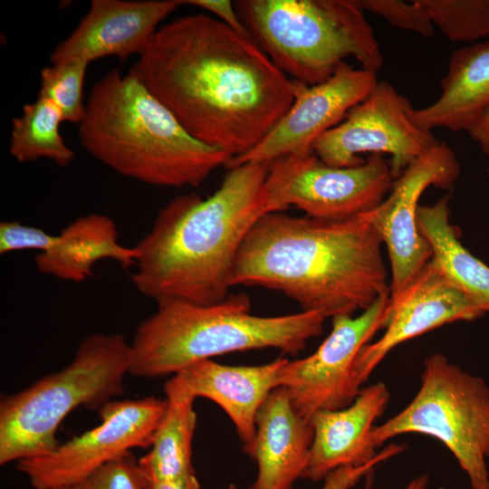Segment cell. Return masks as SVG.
Here are the masks:
<instances>
[{
    "label": "cell",
    "mask_w": 489,
    "mask_h": 489,
    "mask_svg": "<svg viewBox=\"0 0 489 489\" xmlns=\"http://www.w3.org/2000/svg\"><path fill=\"white\" fill-rule=\"evenodd\" d=\"M195 139L245 154L292 104V81L251 36L195 14L160 26L129 72Z\"/></svg>",
    "instance_id": "1"
},
{
    "label": "cell",
    "mask_w": 489,
    "mask_h": 489,
    "mask_svg": "<svg viewBox=\"0 0 489 489\" xmlns=\"http://www.w3.org/2000/svg\"><path fill=\"white\" fill-rule=\"evenodd\" d=\"M382 244L361 216L324 221L267 213L244 239L231 283L280 292L303 312L353 315L389 295Z\"/></svg>",
    "instance_id": "2"
},
{
    "label": "cell",
    "mask_w": 489,
    "mask_h": 489,
    "mask_svg": "<svg viewBox=\"0 0 489 489\" xmlns=\"http://www.w3.org/2000/svg\"><path fill=\"white\" fill-rule=\"evenodd\" d=\"M268 164L235 166L210 197L190 193L164 206L135 245L139 257L130 278L137 290L156 302L224 301L244 239L268 213Z\"/></svg>",
    "instance_id": "3"
},
{
    "label": "cell",
    "mask_w": 489,
    "mask_h": 489,
    "mask_svg": "<svg viewBox=\"0 0 489 489\" xmlns=\"http://www.w3.org/2000/svg\"><path fill=\"white\" fill-rule=\"evenodd\" d=\"M78 136L101 164L156 187H197L232 158L192 138L138 78L118 69L92 85Z\"/></svg>",
    "instance_id": "4"
},
{
    "label": "cell",
    "mask_w": 489,
    "mask_h": 489,
    "mask_svg": "<svg viewBox=\"0 0 489 489\" xmlns=\"http://www.w3.org/2000/svg\"><path fill=\"white\" fill-rule=\"evenodd\" d=\"M130 342L129 374L148 379L174 375L195 362L235 351L274 348L298 354L319 336L328 318L319 312L282 316L250 312L244 293L204 305L178 300L157 302Z\"/></svg>",
    "instance_id": "5"
},
{
    "label": "cell",
    "mask_w": 489,
    "mask_h": 489,
    "mask_svg": "<svg viewBox=\"0 0 489 489\" xmlns=\"http://www.w3.org/2000/svg\"><path fill=\"white\" fill-rule=\"evenodd\" d=\"M234 5L253 40L294 81L321 83L347 57L376 73L383 66L357 0H238Z\"/></svg>",
    "instance_id": "6"
},
{
    "label": "cell",
    "mask_w": 489,
    "mask_h": 489,
    "mask_svg": "<svg viewBox=\"0 0 489 489\" xmlns=\"http://www.w3.org/2000/svg\"><path fill=\"white\" fill-rule=\"evenodd\" d=\"M132 360L130 342L120 333L94 332L72 360L0 401V465L43 456L59 445L56 433L75 408L100 409L123 394Z\"/></svg>",
    "instance_id": "7"
},
{
    "label": "cell",
    "mask_w": 489,
    "mask_h": 489,
    "mask_svg": "<svg viewBox=\"0 0 489 489\" xmlns=\"http://www.w3.org/2000/svg\"><path fill=\"white\" fill-rule=\"evenodd\" d=\"M404 434L435 437L453 454L472 489H489V387L485 381L435 353L424 361L420 387L408 406L375 426L378 449Z\"/></svg>",
    "instance_id": "8"
},
{
    "label": "cell",
    "mask_w": 489,
    "mask_h": 489,
    "mask_svg": "<svg viewBox=\"0 0 489 489\" xmlns=\"http://www.w3.org/2000/svg\"><path fill=\"white\" fill-rule=\"evenodd\" d=\"M394 180L381 154L343 168L327 165L314 153L283 156L268 164L267 212L295 207L314 219L350 220L376 208Z\"/></svg>",
    "instance_id": "9"
},
{
    "label": "cell",
    "mask_w": 489,
    "mask_h": 489,
    "mask_svg": "<svg viewBox=\"0 0 489 489\" xmlns=\"http://www.w3.org/2000/svg\"><path fill=\"white\" fill-rule=\"evenodd\" d=\"M168 408L155 397L110 400L98 411L101 424L59 444L50 454L22 460L16 469L34 489H62L78 483L132 448H149Z\"/></svg>",
    "instance_id": "10"
},
{
    "label": "cell",
    "mask_w": 489,
    "mask_h": 489,
    "mask_svg": "<svg viewBox=\"0 0 489 489\" xmlns=\"http://www.w3.org/2000/svg\"><path fill=\"white\" fill-rule=\"evenodd\" d=\"M409 101L388 82H379L344 120L320 136L314 154L332 167H354L362 153L388 154L394 179L439 140L411 119Z\"/></svg>",
    "instance_id": "11"
},
{
    "label": "cell",
    "mask_w": 489,
    "mask_h": 489,
    "mask_svg": "<svg viewBox=\"0 0 489 489\" xmlns=\"http://www.w3.org/2000/svg\"><path fill=\"white\" fill-rule=\"evenodd\" d=\"M389 295L379 297L358 316L331 318L330 334L311 355L287 360L278 384L289 395L296 412L305 419L321 410L350 405L360 391L355 363L364 346L384 329Z\"/></svg>",
    "instance_id": "12"
},
{
    "label": "cell",
    "mask_w": 489,
    "mask_h": 489,
    "mask_svg": "<svg viewBox=\"0 0 489 489\" xmlns=\"http://www.w3.org/2000/svg\"><path fill=\"white\" fill-rule=\"evenodd\" d=\"M459 175L455 153L439 140L394 180L389 195L376 208L360 216L376 229L388 250L390 298L398 296L432 258L417 225L420 197L429 187L450 189Z\"/></svg>",
    "instance_id": "13"
},
{
    "label": "cell",
    "mask_w": 489,
    "mask_h": 489,
    "mask_svg": "<svg viewBox=\"0 0 489 489\" xmlns=\"http://www.w3.org/2000/svg\"><path fill=\"white\" fill-rule=\"evenodd\" d=\"M292 81V104L266 137L244 155L232 158L227 168L245 162L270 163L288 155L314 153L324 132L340 123L379 82L377 73L343 62L325 82L307 85Z\"/></svg>",
    "instance_id": "14"
},
{
    "label": "cell",
    "mask_w": 489,
    "mask_h": 489,
    "mask_svg": "<svg viewBox=\"0 0 489 489\" xmlns=\"http://www.w3.org/2000/svg\"><path fill=\"white\" fill-rule=\"evenodd\" d=\"M484 313L442 273L435 261L389 303L383 335L362 348L355 363L361 386L399 344L454 321H472Z\"/></svg>",
    "instance_id": "15"
},
{
    "label": "cell",
    "mask_w": 489,
    "mask_h": 489,
    "mask_svg": "<svg viewBox=\"0 0 489 489\" xmlns=\"http://www.w3.org/2000/svg\"><path fill=\"white\" fill-rule=\"evenodd\" d=\"M181 5L184 1L92 0L76 28L54 47L51 62L139 56L160 23Z\"/></svg>",
    "instance_id": "16"
},
{
    "label": "cell",
    "mask_w": 489,
    "mask_h": 489,
    "mask_svg": "<svg viewBox=\"0 0 489 489\" xmlns=\"http://www.w3.org/2000/svg\"><path fill=\"white\" fill-rule=\"evenodd\" d=\"M279 358L258 366H229L204 360L190 364L166 382L167 398H205L218 405L249 447L255 435V417L269 394L279 387V372L287 361Z\"/></svg>",
    "instance_id": "17"
},
{
    "label": "cell",
    "mask_w": 489,
    "mask_h": 489,
    "mask_svg": "<svg viewBox=\"0 0 489 489\" xmlns=\"http://www.w3.org/2000/svg\"><path fill=\"white\" fill-rule=\"evenodd\" d=\"M389 398L387 385L378 382L360 389L348 407L314 413L309 419L313 440L303 478L320 481L340 467L359 466L373 460L378 455L371 441L374 423L384 413Z\"/></svg>",
    "instance_id": "18"
},
{
    "label": "cell",
    "mask_w": 489,
    "mask_h": 489,
    "mask_svg": "<svg viewBox=\"0 0 489 489\" xmlns=\"http://www.w3.org/2000/svg\"><path fill=\"white\" fill-rule=\"evenodd\" d=\"M313 440L309 420L294 409L286 390L274 388L255 417V435L244 451L257 464L248 489H292L307 469Z\"/></svg>",
    "instance_id": "19"
},
{
    "label": "cell",
    "mask_w": 489,
    "mask_h": 489,
    "mask_svg": "<svg viewBox=\"0 0 489 489\" xmlns=\"http://www.w3.org/2000/svg\"><path fill=\"white\" fill-rule=\"evenodd\" d=\"M440 87L441 94L433 103L411 110L412 120L428 130L468 133L489 109V41L454 51Z\"/></svg>",
    "instance_id": "20"
},
{
    "label": "cell",
    "mask_w": 489,
    "mask_h": 489,
    "mask_svg": "<svg viewBox=\"0 0 489 489\" xmlns=\"http://www.w3.org/2000/svg\"><path fill=\"white\" fill-rule=\"evenodd\" d=\"M138 257L135 246L126 247L118 242L117 226L110 216L92 213L62 229L54 245L39 253L34 263L40 273L81 283L92 274V267L100 260L111 259L129 268Z\"/></svg>",
    "instance_id": "21"
},
{
    "label": "cell",
    "mask_w": 489,
    "mask_h": 489,
    "mask_svg": "<svg viewBox=\"0 0 489 489\" xmlns=\"http://www.w3.org/2000/svg\"><path fill=\"white\" fill-rule=\"evenodd\" d=\"M450 195L429 206H420L417 225L432 250V259L460 291L484 314L489 313V266L460 242L450 222Z\"/></svg>",
    "instance_id": "22"
},
{
    "label": "cell",
    "mask_w": 489,
    "mask_h": 489,
    "mask_svg": "<svg viewBox=\"0 0 489 489\" xmlns=\"http://www.w3.org/2000/svg\"><path fill=\"white\" fill-rule=\"evenodd\" d=\"M166 399L168 408L155 432L149 450L139 459L147 483L196 475L192 462V442L197 426L195 400Z\"/></svg>",
    "instance_id": "23"
},
{
    "label": "cell",
    "mask_w": 489,
    "mask_h": 489,
    "mask_svg": "<svg viewBox=\"0 0 489 489\" xmlns=\"http://www.w3.org/2000/svg\"><path fill=\"white\" fill-rule=\"evenodd\" d=\"M64 121L59 108L49 99L38 97L24 104L20 116L12 120L9 152L18 162H32L41 158L68 167L74 158L60 133Z\"/></svg>",
    "instance_id": "24"
},
{
    "label": "cell",
    "mask_w": 489,
    "mask_h": 489,
    "mask_svg": "<svg viewBox=\"0 0 489 489\" xmlns=\"http://www.w3.org/2000/svg\"><path fill=\"white\" fill-rule=\"evenodd\" d=\"M434 25L451 42L489 37V0H418Z\"/></svg>",
    "instance_id": "25"
},
{
    "label": "cell",
    "mask_w": 489,
    "mask_h": 489,
    "mask_svg": "<svg viewBox=\"0 0 489 489\" xmlns=\"http://www.w3.org/2000/svg\"><path fill=\"white\" fill-rule=\"evenodd\" d=\"M89 64L75 59L46 66L40 72L38 97L51 100L64 121L79 124L83 117V86Z\"/></svg>",
    "instance_id": "26"
},
{
    "label": "cell",
    "mask_w": 489,
    "mask_h": 489,
    "mask_svg": "<svg viewBox=\"0 0 489 489\" xmlns=\"http://www.w3.org/2000/svg\"><path fill=\"white\" fill-rule=\"evenodd\" d=\"M363 11L385 19L391 26L414 32L422 37L435 34V25L418 0H357Z\"/></svg>",
    "instance_id": "27"
},
{
    "label": "cell",
    "mask_w": 489,
    "mask_h": 489,
    "mask_svg": "<svg viewBox=\"0 0 489 489\" xmlns=\"http://www.w3.org/2000/svg\"><path fill=\"white\" fill-rule=\"evenodd\" d=\"M62 489H147V480L139 459L129 451Z\"/></svg>",
    "instance_id": "28"
},
{
    "label": "cell",
    "mask_w": 489,
    "mask_h": 489,
    "mask_svg": "<svg viewBox=\"0 0 489 489\" xmlns=\"http://www.w3.org/2000/svg\"><path fill=\"white\" fill-rule=\"evenodd\" d=\"M57 241V235H50L39 227L23 225L18 221L0 223V254L37 250L43 253Z\"/></svg>",
    "instance_id": "29"
},
{
    "label": "cell",
    "mask_w": 489,
    "mask_h": 489,
    "mask_svg": "<svg viewBox=\"0 0 489 489\" xmlns=\"http://www.w3.org/2000/svg\"><path fill=\"white\" fill-rule=\"evenodd\" d=\"M404 448L403 445L391 444L378 452L377 456L365 465L340 467L324 478V484L321 489H351L370 473L376 465L398 455Z\"/></svg>",
    "instance_id": "30"
},
{
    "label": "cell",
    "mask_w": 489,
    "mask_h": 489,
    "mask_svg": "<svg viewBox=\"0 0 489 489\" xmlns=\"http://www.w3.org/2000/svg\"><path fill=\"white\" fill-rule=\"evenodd\" d=\"M185 5H191L208 11L214 17L231 27L237 33L251 36L247 28L240 19L234 4L227 0H190L184 1ZM252 37V36H251Z\"/></svg>",
    "instance_id": "31"
},
{
    "label": "cell",
    "mask_w": 489,
    "mask_h": 489,
    "mask_svg": "<svg viewBox=\"0 0 489 489\" xmlns=\"http://www.w3.org/2000/svg\"><path fill=\"white\" fill-rule=\"evenodd\" d=\"M468 134L477 143L483 153L489 157V109L468 131Z\"/></svg>",
    "instance_id": "32"
},
{
    "label": "cell",
    "mask_w": 489,
    "mask_h": 489,
    "mask_svg": "<svg viewBox=\"0 0 489 489\" xmlns=\"http://www.w3.org/2000/svg\"><path fill=\"white\" fill-rule=\"evenodd\" d=\"M147 489H201L196 475L173 481L147 483Z\"/></svg>",
    "instance_id": "33"
},
{
    "label": "cell",
    "mask_w": 489,
    "mask_h": 489,
    "mask_svg": "<svg viewBox=\"0 0 489 489\" xmlns=\"http://www.w3.org/2000/svg\"><path fill=\"white\" fill-rule=\"evenodd\" d=\"M428 476L427 475H420L413 479L406 487V489H427L428 485Z\"/></svg>",
    "instance_id": "34"
},
{
    "label": "cell",
    "mask_w": 489,
    "mask_h": 489,
    "mask_svg": "<svg viewBox=\"0 0 489 489\" xmlns=\"http://www.w3.org/2000/svg\"><path fill=\"white\" fill-rule=\"evenodd\" d=\"M227 489H236V487L234 484H230Z\"/></svg>",
    "instance_id": "35"
},
{
    "label": "cell",
    "mask_w": 489,
    "mask_h": 489,
    "mask_svg": "<svg viewBox=\"0 0 489 489\" xmlns=\"http://www.w3.org/2000/svg\"><path fill=\"white\" fill-rule=\"evenodd\" d=\"M487 175H488V177H489V168L487 169Z\"/></svg>",
    "instance_id": "36"
}]
</instances>
